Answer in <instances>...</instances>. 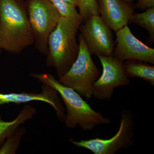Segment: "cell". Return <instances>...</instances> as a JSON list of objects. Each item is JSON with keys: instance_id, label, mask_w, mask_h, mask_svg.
I'll return each mask as SVG.
<instances>
[{"instance_id": "6da1fadb", "label": "cell", "mask_w": 154, "mask_h": 154, "mask_svg": "<svg viewBox=\"0 0 154 154\" xmlns=\"http://www.w3.org/2000/svg\"><path fill=\"white\" fill-rule=\"evenodd\" d=\"M34 42L26 5L20 0H0V50L19 54Z\"/></svg>"}, {"instance_id": "7a4b0ae2", "label": "cell", "mask_w": 154, "mask_h": 154, "mask_svg": "<svg viewBox=\"0 0 154 154\" xmlns=\"http://www.w3.org/2000/svg\"><path fill=\"white\" fill-rule=\"evenodd\" d=\"M30 76L53 88L60 95L66 107L67 113L64 122L68 128L74 129L79 126L84 131H91L101 125L110 123L109 119L94 110L79 94L64 85L52 75L32 73Z\"/></svg>"}, {"instance_id": "3957f363", "label": "cell", "mask_w": 154, "mask_h": 154, "mask_svg": "<svg viewBox=\"0 0 154 154\" xmlns=\"http://www.w3.org/2000/svg\"><path fill=\"white\" fill-rule=\"evenodd\" d=\"M79 26L62 17L48 37L46 64L55 69L59 78L66 73L78 56L79 45L76 36Z\"/></svg>"}, {"instance_id": "277c9868", "label": "cell", "mask_w": 154, "mask_h": 154, "mask_svg": "<svg viewBox=\"0 0 154 154\" xmlns=\"http://www.w3.org/2000/svg\"><path fill=\"white\" fill-rule=\"evenodd\" d=\"M79 50L76 59L65 74L59 78V82L72 89L83 98L93 96L92 88L98 79L100 72L97 68L82 34L79 36Z\"/></svg>"}, {"instance_id": "5b68a950", "label": "cell", "mask_w": 154, "mask_h": 154, "mask_svg": "<svg viewBox=\"0 0 154 154\" xmlns=\"http://www.w3.org/2000/svg\"><path fill=\"white\" fill-rule=\"evenodd\" d=\"M25 5L35 47L47 56L48 37L57 26L61 15L49 0H27Z\"/></svg>"}, {"instance_id": "8992f818", "label": "cell", "mask_w": 154, "mask_h": 154, "mask_svg": "<svg viewBox=\"0 0 154 154\" xmlns=\"http://www.w3.org/2000/svg\"><path fill=\"white\" fill-rule=\"evenodd\" d=\"M134 125L132 113L125 109L122 112L118 131L113 137L107 139L95 138L79 141L70 138L69 141L76 146L85 149L94 154H115L122 149L133 146Z\"/></svg>"}, {"instance_id": "52a82bcc", "label": "cell", "mask_w": 154, "mask_h": 154, "mask_svg": "<svg viewBox=\"0 0 154 154\" xmlns=\"http://www.w3.org/2000/svg\"><path fill=\"white\" fill-rule=\"evenodd\" d=\"M102 66V75L94 83L93 96L102 101H109L114 89L130 84L123 67L124 62L113 55L98 56Z\"/></svg>"}, {"instance_id": "ba28073f", "label": "cell", "mask_w": 154, "mask_h": 154, "mask_svg": "<svg viewBox=\"0 0 154 154\" xmlns=\"http://www.w3.org/2000/svg\"><path fill=\"white\" fill-rule=\"evenodd\" d=\"M79 30L91 55L113 54L114 41L112 31L99 15L89 17L80 25Z\"/></svg>"}, {"instance_id": "9c48e42d", "label": "cell", "mask_w": 154, "mask_h": 154, "mask_svg": "<svg viewBox=\"0 0 154 154\" xmlns=\"http://www.w3.org/2000/svg\"><path fill=\"white\" fill-rule=\"evenodd\" d=\"M116 46L112 55L117 59L137 60L154 64V49L139 40L128 25L116 32Z\"/></svg>"}, {"instance_id": "30bf717a", "label": "cell", "mask_w": 154, "mask_h": 154, "mask_svg": "<svg viewBox=\"0 0 154 154\" xmlns=\"http://www.w3.org/2000/svg\"><path fill=\"white\" fill-rule=\"evenodd\" d=\"M41 93H0V106L10 103L16 104L27 103L33 101H40L48 103L54 109L58 117L64 121L66 117L65 108L58 94L53 88L43 84Z\"/></svg>"}, {"instance_id": "8fae6325", "label": "cell", "mask_w": 154, "mask_h": 154, "mask_svg": "<svg viewBox=\"0 0 154 154\" xmlns=\"http://www.w3.org/2000/svg\"><path fill=\"white\" fill-rule=\"evenodd\" d=\"M99 16L111 30L116 32L131 22V4L123 0H96Z\"/></svg>"}, {"instance_id": "7c38bea8", "label": "cell", "mask_w": 154, "mask_h": 154, "mask_svg": "<svg viewBox=\"0 0 154 154\" xmlns=\"http://www.w3.org/2000/svg\"><path fill=\"white\" fill-rule=\"evenodd\" d=\"M36 113V109L30 105H26L15 119L11 121H5L0 116V148L8 138L14 134L21 125L32 119Z\"/></svg>"}, {"instance_id": "4fadbf2b", "label": "cell", "mask_w": 154, "mask_h": 154, "mask_svg": "<svg viewBox=\"0 0 154 154\" xmlns=\"http://www.w3.org/2000/svg\"><path fill=\"white\" fill-rule=\"evenodd\" d=\"M123 67L128 78H140L154 86V66L141 61L128 60L123 63Z\"/></svg>"}, {"instance_id": "5bb4252c", "label": "cell", "mask_w": 154, "mask_h": 154, "mask_svg": "<svg viewBox=\"0 0 154 154\" xmlns=\"http://www.w3.org/2000/svg\"><path fill=\"white\" fill-rule=\"evenodd\" d=\"M131 22L146 29L149 35V41L151 43L154 42V7L146 9L140 14L134 13Z\"/></svg>"}, {"instance_id": "9a60e30c", "label": "cell", "mask_w": 154, "mask_h": 154, "mask_svg": "<svg viewBox=\"0 0 154 154\" xmlns=\"http://www.w3.org/2000/svg\"><path fill=\"white\" fill-rule=\"evenodd\" d=\"M57 9L62 17L67 18L72 22L80 25L82 22V18L76 7L63 0H49Z\"/></svg>"}, {"instance_id": "2e32d148", "label": "cell", "mask_w": 154, "mask_h": 154, "mask_svg": "<svg viewBox=\"0 0 154 154\" xmlns=\"http://www.w3.org/2000/svg\"><path fill=\"white\" fill-rule=\"evenodd\" d=\"M25 129H18L14 134L7 139L0 148V154H15L19 148L21 138L25 132Z\"/></svg>"}, {"instance_id": "e0dca14e", "label": "cell", "mask_w": 154, "mask_h": 154, "mask_svg": "<svg viewBox=\"0 0 154 154\" xmlns=\"http://www.w3.org/2000/svg\"><path fill=\"white\" fill-rule=\"evenodd\" d=\"M79 14L84 22L93 15H99V7L96 0H79Z\"/></svg>"}, {"instance_id": "ac0fdd59", "label": "cell", "mask_w": 154, "mask_h": 154, "mask_svg": "<svg viewBox=\"0 0 154 154\" xmlns=\"http://www.w3.org/2000/svg\"><path fill=\"white\" fill-rule=\"evenodd\" d=\"M154 7V0H138L136 7L142 10H146Z\"/></svg>"}, {"instance_id": "d6986e66", "label": "cell", "mask_w": 154, "mask_h": 154, "mask_svg": "<svg viewBox=\"0 0 154 154\" xmlns=\"http://www.w3.org/2000/svg\"><path fill=\"white\" fill-rule=\"evenodd\" d=\"M65 2L71 4L75 7H78L79 0H63Z\"/></svg>"}, {"instance_id": "ffe728a7", "label": "cell", "mask_w": 154, "mask_h": 154, "mask_svg": "<svg viewBox=\"0 0 154 154\" xmlns=\"http://www.w3.org/2000/svg\"><path fill=\"white\" fill-rule=\"evenodd\" d=\"M123 1L129 3V4H131L134 0H123Z\"/></svg>"}, {"instance_id": "44dd1931", "label": "cell", "mask_w": 154, "mask_h": 154, "mask_svg": "<svg viewBox=\"0 0 154 154\" xmlns=\"http://www.w3.org/2000/svg\"><path fill=\"white\" fill-rule=\"evenodd\" d=\"M1 50H0V55H1Z\"/></svg>"}]
</instances>
